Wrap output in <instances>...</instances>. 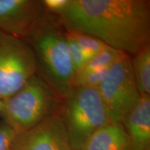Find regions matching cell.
Here are the masks:
<instances>
[{
	"label": "cell",
	"mask_w": 150,
	"mask_h": 150,
	"mask_svg": "<svg viewBox=\"0 0 150 150\" xmlns=\"http://www.w3.org/2000/svg\"><path fill=\"white\" fill-rule=\"evenodd\" d=\"M131 150H133V149H131Z\"/></svg>",
	"instance_id": "obj_18"
},
{
	"label": "cell",
	"mask_w": 150,
	"mask_h": 150,
	"mask_svg": "<svg viewBox=\"0 0 150 150\" xmlns=\"http://www.w3.org/2000/svg\"><path fill=\"white\" fill-rule=\"evenodd\" d=\"M67 48L76 74L81 70L87 62L93 57L91 54L83 50L65 31Z\"/></svg>",
	"instance_id": "obj_14"
},
{
	"label": "cell",
	"mask_w": 150,
	"mask_h": 150,
	"mask_svg": "<svg viewBox=\"0 0 150 150\" xmlns=\"http://www.w3.org/2000/svg\"><path fill=\"white\" fill-rule=\"evenodd\" d=\"M11 150H72L60 109L33 128L17 134Z\"/></svg>",
	"instance_id": "obj_7"
},
{
	"label": "cell",
	"mask_w": 150,
	"mask_h": 150,
	"mask_svg": "<svg viewBox=\"0 0 150 150\" xmlns=\"http://www.w3.org/2000/svg\"><path fill=\"white\" fill-rule=\"evenodd\" d=\"M53 14L66 31L93 35L129 56L150 44L147 0H67Z\"/></svg>",
	"instance_id": "obj_1"
},
{
	"label": "cell",
	"mask_w": 150,
	"mask_h": 150,
	"mask_svg": "<svg viewBox=\"0 0 150 150\" xmlns=\"http://www.w3.org/2000/svg\"><path fill=\"white\" fill-rule=\"evenodd\" d=\"M1 116L16 134L33 128L60 109L62 99L37 74L3 100Z\"/></svg>",
	"instance_id": "obj_3"
},
{
	"label": "cell",
	"mask_w": 150,
	"mask_h": 150,
	"mask_svg": "<svg viewBox=\"0 0 150 150\" xmlns=\"http://www.w3.org/2000/svg\"><path fill=\"white\" fill-rule=\"evenodd\" d=\"M60 112L72 150H81L97 129L110 122L97 88L74 87L62 99Z\"/></svg>",
	"instance_id": "obj_4"
},
{
	"label": "cell",
	"mask_w": 150,
	"mask_h": 150,
	"mask_svg": "<svg viewBox=\"0 0 150 150\" xmlns=\"http://www.w3.org/2000/svg\"><path fill=\"white\" fill-rule=\"evenodd\" d=\"M109 68L91 71L83 74H76L75 75L73 86L74 88L86 87L97 88L107 76Z\"/></svg>",
	"instance_id": "obj_15"
},
{
	"label": "cell",
	"mask_w": 150,
	"mask_h": 150,
	"mask_svg": "<svg viewBox=\"0 0 150 150\" xmlns=\"http://www.w3.org/2000/svg\"><path fill=\"white\" fill-rule=\"evenodd\" d=\"M122 124L133 150H150V96H141L140 102Z\"/></svg>",
	"instance_id": "obj_9"
},
{
	"label": "cell",
	"mask_w": 150,
	"mask_h": 150,
	"mask_svg": "<svg viewBox=\"0 0 150 150\" xmlns=\"http://www.w3.org/2000/svg\"><path fill=\"white\" fill-rule=\"evenodd\" d=\"M66 33L72 38L83 50L88 52L93 56L109 47V46L103 42L102 40L87 33L79 31H66Z\"/></svg>",
	"instance_id": "obj_13"
},
{
	"label": "cell",
	"mask_w": 150,
	"mask_h": 150,
	"mask_svg": "<svg viewBox=\"0 0 150 150\" xmlns=\"http://www.w3.org/2000/svg\"><path fill=\"white\" fill-rule=\"evenodd\" d=\"M46 12L40 0H0V31L27 40Z\"/></svg>",
	"instance_id": "obj_8"
},
{
	"label": "cell",
	"mask_w": 150,
	"mask_h": 150,
	"mask_svg": "<svg viewBox=\"0 0 150 150\" xmlns=\"http://www.w3.org/2000/svg\"><path fill=\"white\" fill-rule=\"evenodd\" d=\"M3 106H4V102H3V100L0 99V115H1V113H2Z\"/></svg>",
	"instance_id": "obj_17"
},
{
	"label": "cell",
	"mask_w": 150,
	"mask_h": 150,
	"mask_svg": "<svg viewBox=\"0 0 150 150\" xmlns=\"http://www.w3.org/2000/svg\"><path fill=\"white\" fill-rule=\"evenodd\" d=\"M134 56L131 63L137 88L141 96H150V44Z\"/></svg>",
	"instance_id": "obj_11"
},
{
	"label": "cell",
	"mask_w": 150,
	"mask_h": 150,
	"mask_svg": "<svg viewBox=\"0 0 150 150\" xmlns=\"http://www.w3.org/2000/svg\"><path fill=\"white\" fill-rule=\"evenodd\" d=\"M27 41L34 53L37 74L63 99L74 88L76 75L64 28L47 11Z\"/></svg>",
	"instance_id": "obj_2"
},
{
	"label": "cell",
	"mask_w": 150,
	"mask_h": 150,
	"mask_svg": "<svg viewBox=\"0 0 150 150\" xmlns=\"http://www.w3.org/2000/svg\"><path fill=\"white\" fill-rule=\"evenodd\" d=\"M36 74V60L29 43L0 31V99L8 98Z\"/></svg>",
	"instance_id": "obj_5"
},
{
	"label": "cell",
	"mask_w": 150,
	"mask_h": 150,
	"mask_svg": "<svg viewBox=\"0 0 150 150\" xmlns=\"http://www.w3.org/2000/svg\"><path fill=\"white\" fill-rule=\"evenodd\" d=\"M16 132L4 122L0 123V150H11Z\"/></svg>",
	"instance_id": "obj_16"
},
{
	"label": "cell",
	"mask_w": 150,
	"mask_h": 150,
	"mask_svg": "<svg viewBox=\"0 0 150 150\" xmlns=\"http://www.w3.org/2000/svg\"><path fill=\"white\" fill-rule=\"evenodd\" d=\"M129 137L122 124L110 122L97 129L81 150H131Z\"/></svg>",
	"instance_id": "obj_10"
},
{
	"label": "cell",
	"mask_w": 150,
	"mask_h": 150,
	"mask_svg": "<svg viewBox=\"0 0 150 150\" xmlns=\"http://www.w3.org/2000/svg\"><path fill=\"white\" fill-rule=\"evenodd\" d=\"M112 122H120L141 99L133 73L130 56L125 54L109 68L97 88Z\"/></svg>",
	"instance_id": "obj_6"
},
{
	"label": "cell",
	"mask_w": 150,
	"mask_h": 150,
	"mask_svg": "<svg viewBox=\"0 0 150 150\" xmlns=\"http://www.w3.org/2000/svg\"><path fill=\"white\" fill-rule=\"evenodd\" d=\"M125 53L112 47H108L94 56L83 68L76 74H83L91 71L109 68L125 55Z\"/></svg>",
	"instance_id": "obj_12"
}]
</instances>
